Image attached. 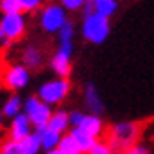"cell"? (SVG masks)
Segmentation results:
<instances>
[{
    "mask_svg": "<svg viewBox=\"0 0 154 154\" xmlns=\"http://www.w3.org/2000/svg\"><path fill=\"white\" fill-rule=\"evenodd\" d=\"M52 106L45 104V102H38V106H36L33 111L29 112V121H31V125H33V128L35 130H40V128H45L47 126V123H49L50 119V114H52V109H50Z\"/></svg>",
    "mask_w": 154,
    "mask_h": 154,
    "instance_id": "cell-8",
    "label": "cell"
},
{
    "mask_svg": "<svg viewBox=\"0 0 154 154\" xmlns=\"http://www.w3.org/2000/svg\"><path fill=\"white\" fill-rule=\"evenodd\" d=\"M85 2L87 0H61V5L69 12H76V11H82Z\"/></svg>",
    "mask_w": 154,
    "mask_h": 154,
    "instance_id": "cell-25",
    "label": "cell"
},
{
    "mask_svg": "<svg viewBox=\"0 0 154 154\" xmlns=\"http://www.w3.org/2000/svg\"><path fill=\"white\" fill-rule=\"evenodd\" d=\"M50 68L59 78H68L71 75V56L57 50L50 59Z\"/></svg>",
    "mask_w": 154,
    "mask_h": 154,
    "instance_id": "cell-9",
    "label": "cell"
},
{
    "mask_svg": "<svg viewBox=\"0 0 154 154\" xmlns=\"http://www.w3.org/2000/svg\"><path fill=\"white\" fill-rule=\"evenodd\" d=\"M19 4H21L23 12H35L42 7L43 0H19Z\"/></svg>",
    "mask_w": 154,
    "mask_h": 154,
    "instance_id": "cell-24",
    "label": "cell"
},
{
    "mask_svg": "<svg viewBox=\"0 0 154 154\" xmlns=\"http://www.w3.org/2000/svg\"><path fill=\"white\" fill-rule=\"evenodd\" d=\"M140 133V125L135 121H121L111 128L109 132V144L111 147L116 149H128L130 146L135 144V140L139 139Z\"/></svg>",
    "mask_w": 154,
    "mask_h": 154,
    "instance_id": "cell-3",
    "label": "cell"
},
{
    "mask_svg": "<svg viewBox=\"0 0 154 154\" xmlns=\"http://www.w3.org/2000/svg\"><path fill=\"white\" fill-rule=\"evenodd\" d=\"M45 154H63V152H61V151H59V149L56 147V149H50V151H45Z\"/></svg>",
    "mask_w": 154,
    "mask_h": 154,
    "instance_id": "cell-31",
    "label": "cell"
},
{
    "mask_svg": "<svg viewBox=\"0 0 154 154\" xmlns=\"http://www.w3.org/2000/svg\"><path fill=\"white\" fill-rule=\"evenodd\" d=\"M9 43H11V40H9L7 36H5V33H4V29L0 28V49H5Z\"/></svg>",
    "mask_w": 154,
    "mask_h": 154,
    "instance_id": "cell-29",
    "label": "cell"
},
{
    "mask_svg": "<svg viewBox=\"0 0 154 154\" xmlns=\"http://www.w3.org/2000/svg\"><path fill=\"white\" fill-rule=\"evenodd\" d=\"M85 106L92 114H100L104 111V102H102V99H100L94 83H88L85 87Z\"/></svg>",
    "mask_w": 154,
    "mask_h": 154,
    "instance_id": "cell-10",
    "label": "cell"
},
{
    "mask_svg": "<svg viewBox=\"0 0 154 154\" xmlns=\"http://www.w3.org/2000/svg\"><path fill=\"white\" fill-rule=\"evenodd\" d=\"M69 135L76 140V144L80 146V149H82V152H83V154L88 152L92 147H94V144L97 142L95 137H92L90 133L83 132V130H82V128H78V126H73V130L69 132Z\"/></svg>",
    "mask_w": 154,
    "mask_h": 154,
    "instance_id": "cell-15",
    "label": "cell"
},
{
    "mask_svg": "<svg viewBox=\"0 0 154 154\" xmlns=\"http://www.w3.org/2000/svg\"><path fill=\"white\" fill-rule=\"evenodd\" d=\"M47 126L52 128V130H56V132H59V133H64L68 130V126H69V114L66 111H56V112L52 111Z\"/></svg>",
    "mask_w": 154,
    "mask_h": 154,
    "instance_id": "cell-16",
    "label": "cell"
},
{
    "mask_svg": "<svg viewBox=\"0 0 154 154\" xmlns=\"http://www.w3.org/2000/svg\"><path fill=\"white\" fill-rule=\"evenodd\" d=\"M0 12H2V14H14V12H23L19 0H0Z\"/></svg>",
    "mask_w": 154,
    "mask_h": 154,
    "instance_id": "cell-20",
    "label": "cell"
},
{
    "mask_svg": "<svg viewBox=\"0 0 154 154\" xmlns=\"http://www.w3.org/2000/svg\"><path fill=\"white\" fill-rule=\"evenodd\" d=\"M19 147H21L23 154H38L42 151V140H40V133L31 132L26 135L24 139L19 140Z\"/></svg>",
    "mask_w": 154,
    "mask_h": 154,
    "instance_id": "cell-14",
    "label": "cell"
},
{
    "mask_svg": "<svg viewBox=\"0 0 154 154\" xmlns=\"http://www.w3.org/2000/svg\"><path fill=\"white\" fill-rule=\"evenodd\" d=\"M57 149H59L63 154H83L82 152V149H80V146L76 144V140L73 139L69 133H66V135L63 133V137H61V142H59Z\"/></svg>",
    "mask_w": 154,
    "mask_h": 154,
    "instance_id": "cell-19",
    "label": "cell"
},
{
    "mask_svg": "<svg viewBox=\"0 0 154 154\" xmlns=\"http://www.w3.org/2000/svg\"><path fill=\"white\" fill-rule=\"evenodd\" d=\"M59 35V42H73V35H75V28H73V23L66 21L61 26V29L57 31Z\"/></svg>",
    "mask_w": 154,
    "mask_h": 154,
    "instance_id": "cell-21",
    "label": "cell"
},
{
    "mask_svg": "<svg viewBox=\"0 0 154 154\" xmlns=\"http://www.w3.org/2000/svg\"><path fill=\"white\" fill-rule=\"evenodd\" d=\"M0 28L11 42H19L24 33H26V17L23 12H14V14H2L0 19Z\"/></svg>",
    "mask_w": 154,
    "mask_h": 154,
    "instance_id": "cell-6",
    "label": "cell"
},
{
    "mask_svg": "<svg viewBox=\"0 0 154 154\" xmlns=\"http://www.w3.org/2000/svg\"><path fill=\"white\" fill-rule=\"evenodd\" d=\"M83 116H85V112H82V111H73V112H69V125H71V126H78L80 123H82Z\"/></svg>",
    "mask_w": 154,
    "mask_h": 154,
    "instance_id": "cell-27",
    "label": "cell"
},
{
    "mask_svg": "<svg viewBox=\"0 0 154 154\" xmlns=\"http://www.w3.org/2000/svg\"><path fill=\"white\" fill-rule=\"evenodd\" d=\"M43 63V52L40 47L36 45H28L26 49L23 50V64L28 69H36L40 68Z\"/></svg>",
    "mask_w": 154,
    "mask_h": 154,
    "instance_id": "cell-12",
    "label": "cell"
},
{
    "mask_svg": "<svg viewBox=\"0 0 154 154\" xmlns=\"http://www.w3.org/2000/svg\"><path fill=\"white\" fill-rule=\"evenodd\" d=\"M78 128H82L83 132L90 133L92 137H100L102 132H104V123H102V119L99 114H85L83 119H82V123L78 125Z\"/></svg>",
    "mask_w": 154,
    "mask_h": 154,
    "instance_id": "cell-11",
    "label": "cell"
},
{
    "mask_svg": "<svg viewBox=\"0 0 154 154\" xmlns=\"http://www.w3.org/2000/svg\"><path fill=\"white\" fill-rule=\"evenodd\" d=\"M0 82L9 90H14V92L23 90L29 83V69L24 64H12V66L4 69V75H2Z\"/></svg>",
    "mask_w": 154,
    "mask_h": 154,
    "instance_id": "cell-5",
    "label": "cell"
},
{
    "mask_svg": "<svg viewBox=\"0 0 154 154\" xmlns=\"http://www.w3.org/2000/svg\"><path fill=\"white\" fill-rule=\"evenodd\" d=\"M35 132L40 133V140H42V149L43 151L56 149V147L59 146V142H61V137H63V133L56 132V130H52V128H49V126L40 128V130H35Z\"/></svg>",
    "mask_w": 154,
    "mask_h": 154,
    "instance_id": "cell-13",
    "label": "cell"
},
{
    "mask_svg": "<svg viewBox=\"0 0 154 154\" xmlns=\"http://www.w3.org/2000/svg\"><path fill=\"white\" fill-rule=\"evenodd\" d=\"M2 118H4V114H2V112H0V123H2Z\"/></svg>",
    "mask_w": 154,
    "mask_h": 154,
    "instance_id": "cell-32",
    "label": "cell"
},
{
    "mask_svg": "<svg viewBox=\"0 0 154 154\" xmlns=\"http://www.w3.org/2000/svg\"><path fill=\"white\" fill-rule=\"evenodd\" d=\"M87 154H114V149L111 147L109 142H99L97 140Z\"/></svg>",
    "mask_w": 154,
    "mask_h": 154,
    "instance_id": "cell-23",
    "label": "cell"
},
{
    "mask_svg": "<svg viewBox=\"0 0 154 154\" xmlns=\"http://www.w3.org/2000/svg\"><path fill=\"white\" fill-rule=\"evenodd\" d=\"M66 21L68 14L61 4H49L40 12V26L45 33H57Z\"/></svg>",
    "mask_w": 154,
    "mask_h": 154,
    "instance_id": "cell-4",
    "label": "cell"
},
{
    "mask_svg": "<svg viewBox=\"0 0 154 154\" xmlns=\"http://www.w3.org/2000/svg\"><path fill=\"white\" fill-rule=\"evenodd\" d=\"M69 90H71L69 80L57 76L54 80H49V82L40 85V88L36 92V97L49 106H57L69 95Z\"/></svg>",
    "mask_w": 154,
    "mask_h": 154,
    "instance_id": "cell-2",
    "label": "cell"
},
{
    "mask_svg": "<svg viewBox=\"0 0 154 154\" xmlns=\"http://www.w3.org/2000/svg\"><path fill=\"white\" fill-rule=\"evenodd\" d=\"M82 11H83V17L94 14V12H95V11H94V0H87V2H85V5L82 7Z\"/></svg>",
    "mask_w": 154,
    "mask_h": 154,
    "instance_id": "cell-28",
    "label": "cell"
},
{
    "mask_svg": "<svg viewBox=\"0 0 154 154\" xmlns=\"http://www.w3.org/2000/svg\"><path fill=\"white\" fill-rule=\"evenodd\" d=\"M111 26H109V17L100 16L97 12L83 17L82 23V35L87 42L90 43H104L106 38L109 36Z\"/></svg>",
    "mask_w": 154,
    "mask_h": 154,
    "instance_id": "cell-1",
    "label": "cell"
},
{
    "mask_svg": "<svg viewBox=\"0 0 154 154\" xmlns=\"http://www.w3.org/2000/svg\"><path fill=\"white\" fill-rule=\"evenodd\" d=\"M0 154H23L21 147H19V142L9 139L5 142L0 144Z\"/></svg>",
    "mask_w": 154,
    "mask_h": 154,
    "instance_id": "cell-22",
    "label": "cell"
},
{
    "mask_svg": "<svg viewBox=\"0 0 154 154\" xmlns=\"http://www.w3.org/2000/svg\"><path fill=\"white\" fill-rule=\"evenodd\" d=\"M4 59H2V56H0V80H2V75H4Z\"/></svg>",
    "mask_w": 154,
    "mask_h": 154,
    "instance_id": "cell-30",
    "label": "cell"
},
{
    "mask_svg": "<svg viewBox=\"0 0 154 154\" xmlns=\"http://www.w3.org/2000/svg\"><path fill=\"white\" fill-rule=\"evenodd\" d=\"M31 132H33V125L29 121V116L21 111L19 114H16L14 118H12V123L9 126V139L19 142V140L24 139Z\"/></svg>",
    "mask_w": 154,
    "mask_h": 154,
    "instance_id": "cell-7",
    "label": "cell"
},
{
    "mask_svg": "<svg viewBox=\"0 0 154 154\" xmlns=\"http://www.w3.org/2000/svg\"><path fill=\"white\" fill-rule=\"evenodd\" d=\"M123 154H149V149L146 146H140V144H133L128 149H125Z\"/></svg>",
    "mask_w": 154,
    "mask_h": 154,
    "instance_id": "cell-26",
    "label": "cell"
},
{
    "mask_svg": "<svg viewBox=\"0 0 154 154\" xmlns=\"http://www.w3.org/2000/svg\"><path fill=\"white\" fill-rule=\"evenodd\" d=\"M23 109V100L19 95H11L5 100V104L2 107V114L7 116V118H14L16 114H19Z\"/></svg>",
    "mask_w": 154,
    "mask_h": 154,
    "instance_id": "cell-17",
    "label": "cell"
},
{
    "mask_svg": "<svg viewBox=\"0 0 154 154\" xmlns=\"http://www.w3.org/2000/svg\"><path fill=\"white\" fill-rule=\"evenodd\" d=\"M94 11L100 16L111 17L118 11V2L116 0H94Z\"/></svg>",
    "mask_w": 154,
    "mask_h": 154,
    "instance_id": "cell-18",
    "label": "cell"
}]
</instances>
